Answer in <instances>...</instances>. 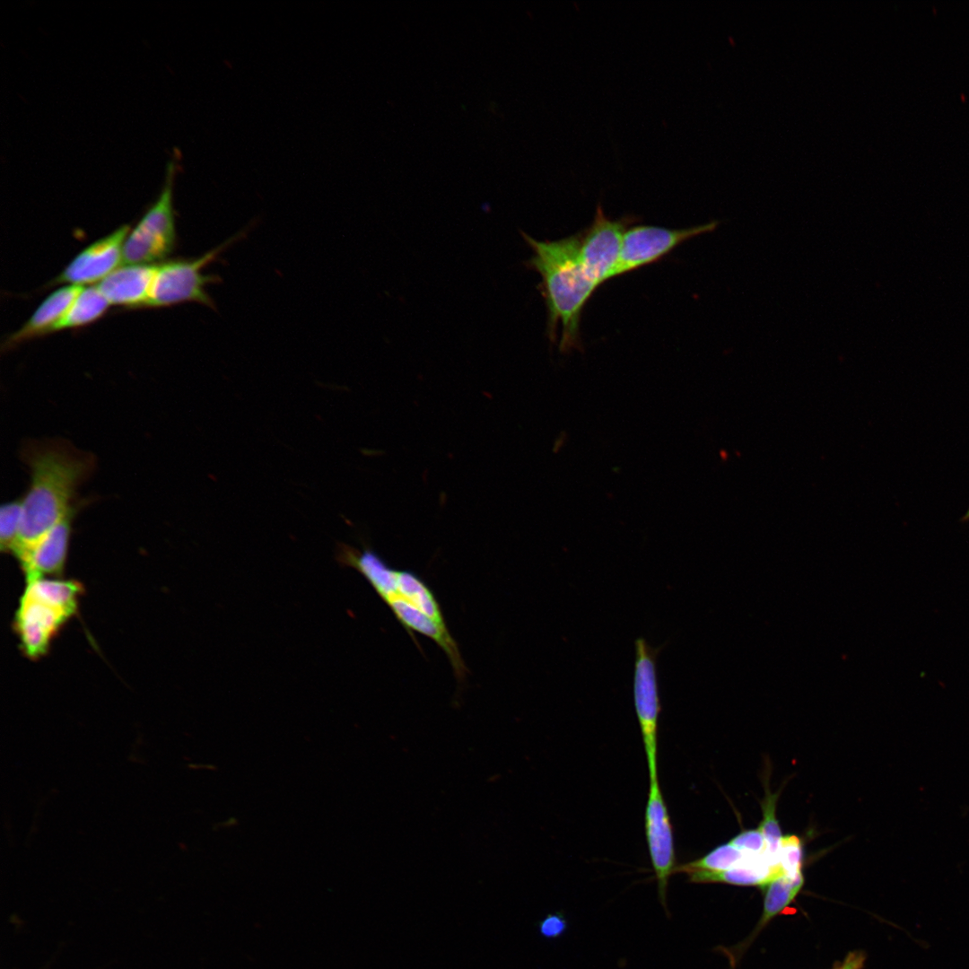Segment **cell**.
<instances>
[{"mask_svg": "<svg viewBox=\"0 0 969 969\" xmlns=\"http://www.w3.org/2000/svg\"><path fill=\"white\" fill-rule=\"evenodd\" d=\"M337 558L368 581L413 640L414 633L432 639L447 655L458 681L465 679L467 669L458 646L434 593L420 576L392 568L368 547L358 550L341 546Z\"/></svg>", "mask_w": 969, "mask_h": 969, "instance_id": "cell-1", "label": "cell"}, {"mask_svg": "<svg viewBox=\"0 0 969 969\" xmlns=\"http://www.w3.org/2000/svg\"><path fill=\"white\" fill-rule=\"evenodd\" d=\"M958 522L962 524L969 522V508L967 509L965 513L958 519Z\"/></svg>", "mask_w": 969, "mask_h": 969, "instance_id": "cell-26", "label": "cell"}, {"mask_svg": "<svg viewBox=\"0 0 969 969\" xmlns=\"http://www.w3.org/2000/svg\"><path fill=\"white\" fill-rule=\"evenodd\" d=\"M22 523V499L2 504L0 508V548L3 553H14Z\"/></svg>", "mask_w": 969, "mask_h": 969, "instance_id": "cell-20", "label": "cell"}, {"mask_svg": "<svg viewBox=\"0 0 969 969\" xmlns=\"http://www.w3.org/2000/svg\"><path fill=\"white\" fill-rule=\"evenodd\" d=\"M743 858V853L729 842L715 847L702 858L677 867L676 872L715 873L728 870L737 866Z\"/></svg>", "mask_w": 969, "mask_h": 969, "instance_id": "cell-18", "label": "cell"}, {"mask_svg": "<svg viewBox=\"0 0 969 969\" xmlns=\"http://www.w3.org/2000/svg\"><path fill=\"white\" fill-rule=\"evenodd\" d=\"M533 255L525 262L541 276L538 285L546 307V335L552 343L560 327L561 352L581 349L583 309L598 284L584 269L579 257V234L556 240H537L521 231Z\"/></svg>", "mask_w": 969, "mask_h": 969, "instance_id": "cell-3", "label": "cell"}, {"mask_svg": "<svg viewBox=\"0 0 969 969\" xmlns=\"http://www.w3.org/2000/svg\"><path fill=\"white\" fill-rule=\"evenodd\" d=\"M77 511L78 507H75L48 532L15 553L26 581L48 576L62 577Z\"/></svg>", "mask_w": 969, "mask_h": 969, "instance_id": "cell-12", "label": "cell"}, {"mask_svg": "<svg viewBox=\"0 0 969 969\" xmlns=\"http://www.w3.org/2000/svg\"><path fill=\"white\" fill-rule=\"evenodd\" d=\"M22 458L30 469L31 481L21 497L22 523L13 555L76 507L72 502L77 488L95 467L92 454L60 441L29 442L22 450Z\"/></svg>", "mask_w": 969, "mask_h": 969, "instance_id": "cell-2", "label": "cell"}, {"mask_svg": "<svg viewBox=\"0 0 969 969\" xmlns=\"http://www.w3.org/2000/svg\"><path fill=\"white\" fill-rule=\"evenodd\" d=\"M83 591L84 588L78 581L43 577L26 581L23 593L73 617L78 611Z\"/></svg>", "mask_w": 969, "mask_h": 969, "instance_id": "cell-16", "label": "cell"}, {"mask_svg": "<svg viewBox=\"0 0 969 969\" xmlns=\"http://www.w3.org/2000/svg\"><path fill=\"white\" fill-rule=\"evenodd\" d=\"M156 268L157 264H126L97 283L96 286L110 305L146 307Z\"/></svg>", "mask_w": 969, "mask_h": 969, "instance_id": "cell-13", "label": "cell"}, {"mask_svg": "<svg viewBox=\"0 0 969 969\" xmlns=\"http://www.w3.org/2000/svg\"><path fill=\"white\" fill-rule=\"evenodd\" d=\"M567 929V921L561 912L548 914L539 925V931L546 938H556Z\"/></svg>", "mask_w": 969, "mask_h": 969, "instance_id": "cell-24", "label": "cell"}, {"mask_svg": "<svg viewBox=\"0 0 969 969\" xmlns=\"http://www.w3.org/2000/svg\"><path fill=\"white\" fill-rule=\"evenodd\" d=\"M777 799V793L772 794L769 789H766L764 799L761 802L763 819L759 825V828L765 839V853L772 860L780 864L779 851L782 835L779 822L775 816Z\"/></svg>", "mask_w": 969, "mask_h": 969, "instance_id": "cell-21", "label": "cell"}, {"mask_svg": "<svg viewBox=\"0 0 969 969\" xmlns=\"http://www.w3.org/2000/svg\"><path fill=\"white\" fill-rule=\"evenodd\" d=\"M659 648H652L639 637L634 641V668L633 694L644 750L650 781L658 779V725L661 711L657 657Z\"/></svg>", "mask_w": 969, "mask_h": 969, "instance_id": "cell-6", "label": "cell"}, {"mask_svg": "<svg viewBox=\"0 0 969 969\" xmlns=\"http://www.w3.org/2000/svg\"><path fill=\"white\" fill-rule=\"evenodd\" d=\"M719 223L712 221L685 229L643 224L629 226L623 235L619 258L612 278L662 259L688 240L713 231Z\"/></svg>", "mask_w": 969, "mask_h": 969, "instance_id": "cell-7", "label": "cell"}, {"mask_svg": "<svg viewBox=\"0 0 969 969\" xmlns=\"http://www.w3.org/2000/svg\"><path fill=\"white\" fill-rule=\"evenodd\" d=\"M177 165L174 160L167 162L158 197L128 233L123 246L124 264H155L172 252L176 240L173 182Z\"/></svg>", "mask_w": 969, "mask_h": 969, "instance_id": "cell-4", "label": "cell"}, {"mask_svg": "<svg viewBox=\"0 0 969 969\" xmlns=\"http://www.w3.org/2000/svg\"><path fill=\"white\" fill-rule=\"evenodd\" d=\"M729 842L743 854H760L766 850L765 839L759 827L741 832Z\"/></svg>", "mask_w": 969, "mask_h": 969, "instance_id": "cell-23", "label": "cell"}, {"mask_svg": "<svg viewBox=\"0 0 969 969\" xmlns=\"http://www.w3.org/2000/svg\"><path fill=\"white\" fill-rule=\"evenodd\" d=\"M239 237L233 236L199 258H178L157 264L146 307H164L191 301L214 308L205 286L221 279L216 275H205L202 271Z\"/></svg>", "mask_w": 969, "mask_h": 969, "instance_id": "cell-5", "label": "cell"}, {"mask_svg": "<svg viewBox=\"0 0 969 969\" xmlns=\"http://www.w3.org/2000/svg\"><path fill=\"white\" fill-rule=\"evenodd\" d=\"M633 222V218L631 216L618 220L608 218L598 204L590 225L579 233L580 260L598 286L612 279L619 258L623 235Z\"/></svg>", "mask_w": 969, "mask_h": 969, "instance_id": "cell-8", "label": "cell"}, {"mask_svg": "<svg viewBox=\"0 0 969 969\" xmlns=\"http://www.w3.org/2000/svg\"><path fill=\"white\" fill-rule=\"evenodd\" d=\"M122 225L82 250L48 285H80L100 282L123 263V246L130 232Z\"/></svg>", "mask_w": 969, "mask_h": 969, "instance_id": "cell-10", "label": "cell"}, {"mask_svg": "<svg viewBox=\"0 0 969 969\" xmlns=\"http://www.w3.org/2000/svg\"><path fill=\"white\" fill-rule=\"evenodd\" d=\"M780 865L789 877H794L801 872L803 861V845L801 840L794 835L782 836L779 851Z\"/></svg>", "mask_w": 969, "mask_h": 969, "instance_id": "cell-22", "label": "cell"}, {"mask_svg": "<svg viewBox=\"0 0 969 969\" xmlns=\"http://www.w3.org/2000/svg\"><path fill=\"white\" fill-rule=\"evenodd\" d=\"M645 835L662 906L667 910L668 881L677 869L673 826L659 779L650 781L645 808Z\"/></svg>", "mask_w": 969, "mask_h": 969, "instance_id": "cell-9", "label": "cell"}, {"mask_svg": "<svg viewBox=\"0 0 969 969\" xmlns=\"http://www.w3.org/2000/svg\"><path fill=\"white\" fill-rule=\"evenodd\" d=\"M71 617L67 613L22 593L13 618L22 653L31 659L43 657Z\"/></svg>", "mask_w": 969, "mask_h": 969, "instance_id": "cell-11", "label": "cell"}, {"mask_svg": "<svg viewBox=\"0 0 969 969\" xmlns=\"http://www.w3.org/2000/svg\"><path fill=\"white\" fill-rule=\"evenodd\" d=\"M109 305L96 285L83 286L54 331L76 328L92 323L105 313Z\"/></svg>", "mask_w": 969, "mask_h": 969, "instance_id": "cell-17", "label": "cell"}, {"mask_svg": "<svg viewBox=\"0 0 969 969\" xmlns=\"http://www.w3.org/2000/svg\"><path fill=\"white\" fill-rule=\"evenodd\" d=\"M802 873L794 877L786 874L773 879L767 886L762 923L767 922L794 899L803 886Z\"/></svg>", "mask_w": 969, "mask_h": 969, "instance_id": "cell-19", "label": "cell"}, {"mask_svg": "<svg viewBox=\"0 0 969 969\" xmlns=\"http://www.w3.org/2000/svg\"><path fill=\"white\" fill-rule=\"evenodd\" d=\"M865 956L860 952H852L848 955L845 960L835 969H860L864 963Z\"/></svg>", "mask_w": 969, "mask_h": 969, "instance_id": "cell-25", "label": "cell"}, {"mask_svg": "<svg viewBox=\"0 0 969 969\" xmlns=\"http://www.w3.org/2000/svg\"><path fill=\"white\" fill-rule=\"evenodd\" d=\"M83 286L65 285L54 291L36 309L30 319L4 343L5 349L33 337L54 332Z\"/></svg>", "mask_w": 969, "mask_h": 969, "instance_id": "cell-14", "label": "cell"}, {"mask_svg": "<svg viewBox=\"0 0 969 969\" xmlns=\"http://www.w3.org/2000/svg\"><path fill=\"white\" fill-rule=\"evenodd\" d=\"M782 875L784 871L781 865L772 860L764 851L760 854H743L742 860L737 866L725 871L693 873L687 876L694 883H726L765 887L771 881Z\"/></svg>", "mask_w": 969, "mask_h": 969, "instance_id": "cell-15", "label": "cell"}]
</instances>
